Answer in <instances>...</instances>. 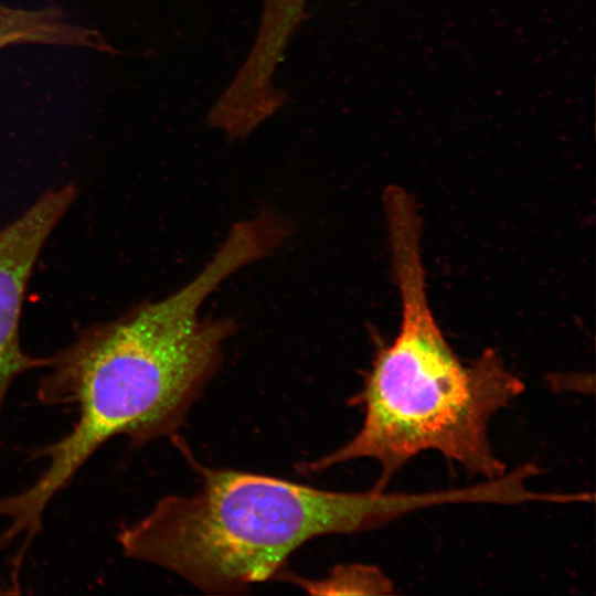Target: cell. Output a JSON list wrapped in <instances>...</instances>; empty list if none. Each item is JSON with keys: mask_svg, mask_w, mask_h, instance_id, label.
I'll return each instance as SVG.
<instances>
[{"mask_svg": "<svg viewBox=\"0 0 596 596\" xmlns=\"http://www.w3.org/2000/svg\"><path fill=\"white\" fill-rule=\"evenodd\" d=\"M76 194L73 183L47 191L0 231V414L14 380L50 363V358L31 356L22 350L19 322L36 258Z\"/></svg>", "mask_w": 596, "mask_h": 596, "instance_id": "cell-4", "label": "cell"}, {"mask_svg": "<svg viewBox=\"0 0 596 596\" xmlns=\"http://www.w3.org/2000/svg\"><path fill=\"white\" fill-rule=\"evenodd\" d=\"M265 255L262 234L235 223L189 284L86 329L49 356L36 397L47 406L72 407L76 419L65 435L31 454V460H46L39 477L0 498L7 542L32 544L54 497L111 438L125 436L138 447L174 433L216 371L235 328L228 318L201 320L200 307L226 278Z\"/></svg>", "mask_w": 596, "mask_h": 596, "instance_id": "cell-1", "label": "cell"}, {"mask_svg": "<svg viewBox=\"0 0 596 596\" xmlns=\"http://www.w3.org/2000/svg\"><path fill=\"white\" fill-rule=\"evenodd\" d=\"M316 594L390 595L394 593L393 582L377 567L362 564L339 566L328 577L319 582L301 581Z\"/></svg>", "mask_w": 596, "mask_h": 596, "instance_id": "cell-6", "label": "cell"}, {"mask_svg": "<svg viewBox=\"0 0 596 596\" xmlns=\"http://www.w3.org/2000/svg\"><path fill=\"white\" fill-rule=\"evenodd\" d=\"M402 320L392 344L376 351L362 390L351 403L363 409L359 432L302 471L369 458L380 466L375 489L415 456L436 451L485 480L505 464L489 437L491 419L524 391L523 381L487 350L464 363L444 337L427 298L415 202L397 196L384 205Z\"/></svg>", "mask_w": 596, "mask_h": 596, "instance_id": "cell-2", "label": "cell"}, {"mask_svg": "<svg viewBox=\"0 0 596 596\" xmlns=\"http://www.w3.org/2000/svg\"><path fill=\"white\" fill-rule=\"evenodd\" d=\"M15 44L64 45L118 53L97 30L72 23L58 8L24 10L0 4V50Z\"/></svg>", "mask_w": 596, "mask_h": 596, "instance_id": "cell-5", "label": "cell"}, {"mask_svg": "<svg viewBox=\"0 0 596 596\" xmlns=\"http://www.w3.org/2000/svg\"><path fill=\"white\" fill-rule=\"evenodd\" d=\"M180 448L184 450L179 443ZM191 496H168L117 541L126 557L172 571L206 593H237L273 577L312 538L371 530L453 502L450 490H321L288 480L202 466Z\"/></svg>", "mask_w": 596, "mask_h": 596, "instance_id": "cell-3", "label": "cell"}]
</instances>
